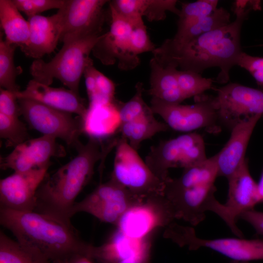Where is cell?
Segmentation results:
<instances>
[{"label":"cell","instance_id":"47","mask_svg":"<svg viewBox=\"0 0 263 263\" xmlns=\"http://www.w3.org/2000/svg\"></svg>","mask_w":263,"mask_h":263},{"label":"cell","instance_id":"8","mask_svg":"<svg viewBox=\"0 0 263 263\" xmlns=\"http://www.w3.org/2000/svg\"><path fill=\"white\" fill-rule=\"evenodd\" d=\"M21 115L32 129L44 135L60 138L68 145L75 147L84 132L83 122L79 116L60 111L38 102L18 99Z\"/></svg>","mask_w":263,"mask_h":263},{"label":"cell","instance_id":"23","mask_svg":"<svg viewBox=\"0 0 263 263\" xmlns=\"http://www.w3.org/2000/svg\"><path fill=\"white\" fill-rule=\"evenodd\" d=\"M150 87L148 93L164 102L180 104L186 99L178 86L174 66L162 62L152 57L150 62Z\"/></svg>","mask_w":263,"mask_h":263},{"label":"cell","instance_id":"45","mask_svg":"<svg viewBox=\"0 0 263 263\" xmlns=\"http://www.w3.org/2000/svg\"><path fill=\"white\" fill-rule=\"evenodd\" d=\"M229 263H240L237 261H231Z\"/></svg>","mask_w":263,"mask_h":263},{"label":"cell","instance_id":"17","mask_svg":"<svg viewBox=\"0 0 263 263\" xmlns=\"http://www.w3.org/2000/svg\"><path fill=\"white\" fill-rule=\"evenodd\" d=\"M49 167L14 172L0 181V207L20 211H34L37 191Z\"/></svg>","mask_w":263,"mask_h":263},{"label":"cell","instance_id":"43","mask_svg":"<svg viewBox=\"0 0 263 263\" xmlns=\"http://www.w3.org/2000/svg\"><path fill=\"white\" fill-rule=\"evenodd\" d=\"M259 195L260 198V203H261L262 200L263 198V173L260 178V180L258 183Z\"/></svg>","mask_w":263,"mask_h":263},{"label":"cell","instance_id":"7","mask_svg":"<svg viewBox=\"0 0 263 263\" xmlns=\"http://www.w3.org/2000/svg\"><path fill=\"white\" fill-rule=\"evenodd\" d=\"M195 99V104L184 105L151 98L150 107L175 131L189 132L204 128L209 132H218L220 124L215 97L201 94Z\"/></svg>","mask_w":263,"mask_h":263},{"label":"cell","instance_id":"42","mask_svg":"<svg viewBox=\"0 0 263 263\" xmlns=\"http://www.w3.org/2000/svg\"><path fill=\"white\" fill-rule=\"evenodd\" d=\"M52 263H94V262L87 255L76 254L66 259L56 261Z\"/></svg>","mask_w":263,"mask_h":263},{"label":"cell","instance_id":"41","mask_svg":"<svg viewBox=\"0 0 263 263\" xmlns=\"http://www.w3.org/2000/svg\"><path fill=\"white\" fill-rule=\"evenodd\" d=\"M250 9L252 10H260L261 2L260 0H235L232 5V10Z\"/></svg>","mask_w":263,"mask_h":263},{"label":"cell","instance_id":"16","mask_svg":"<svg viewBox=\"0 0 263 263\" xmlns=\"http://www.w3.org/2000/svg\"><path fill=\"white\" fill-rule=\"evenodd\" d=\"M56 139L43 135L26 140L15 147L7 156L0 157V168L11 169L14 172H26L49 167L51 158L66 155L64 147L56 142Z\"/></svg>","mask_w":263,"mask_h":263},{"label":"cell","instance_id":"18","mask_svg":"<svg viewBox=\"0 0 263 263\" xmlns=\"http://www.w3.org/2000/svg\"><path fill=\"white\" fill-rule=\"evenodd\" d=\"M227 180V199L224 204L226 212L225 223L234 234L243 238L236 222L242 213L254 208L260 203L258 183L250 173L246 159Z\"/></svg>","mask_w":263,"mask_h":263},{"label":"cell","instance_id":"3","mask_svg":"<svg viewBox=\"0 0 263 263\" xmlns=\"http://www.w3.org/2000/svg\"><path fill=\"white\" fill-rule=\"evenodd\" d=\"M0 223L23 246L52 263L76 254L91 258L93 245L84 241L72 224L35 211L0 207Z\"/></svg>","mask_w":263,"mask_h":263},{"label":"cell","instance_id":"25","mask_svg":"<svg viewBox=\"0 0 263 263\" xmlns=\"http://www.w3.org/2000/svg\"><path fill=\"white\" fill-rule=\"evenodd\" d=\"M217 154L192 166L184 169L180 177H170L165 185L177 188L214 184L218 176Z\"/></svg>","mask_w":263,"mask_h":263},{"label":"cell","instance_id":"24","mask_svg":"<svg viewBox=\"0 0 263 263\" xmlns=\"http://www.w3.org/2000/svg\"><path fill=\"white\" fill-rule=\"evenodd\" d=\"M0 24L6 41L19 47L27 43L30 36L29 22L12 0H0Z\"/></svg>","mask_w":263,"mask_h":263},{"label":"cell","instance_id":"34","mask_svg":"<svg viewBox=\"0 0 263 263\" xmlns=\"http://www.w3.org/2000/svg\"><path fill=\"white\" fill-rule=\"evenodd\" d=\"M0 137L5 140L7 147L15 148L28 140L29 134L25 124L19 118L0 113Z\"/></svg>","mask_w":263,"mask_h":263},{"label":"cell","instance_id":"9","mask_svg":"<svg viewBox=\"0 0 263 263\" xmlns=\"http://www.w3.org/2000/svg\"><path fill=\"white\" fill-rule=\"evenodd\" d=\"M166 236L181 246H187L190 250L208 248L240 263L263 260V240L261 239H204L198 237L193 228L176 224L168 228Z\"/></svg>","mask_w":263,"mask_h":263},{"label":"cell","instance_id":"5","mask_svg":"<svg viewBox=\"0 0 263 263\" xmlns=\"http://www.w3.org/2000/svg\"><path fill=\"white\" fill-rule=\"evenodd\" d=\"M207 158L203 137L191 132L151 146L145 162L152 173L165 183L170 178L169 169H185Z\"/></svg>","mask_w":263,"mask_h":263},{"label":"cell","instance_id":"22","mask_svg":"<svg viewBox=\"0 0 263 263\" xmlns=\"http://www.w3.org/2000/svg\"><path fill=\"white\" fill-rule=\"evenodd\" d=\"M257 115L240 122L231 130L229 139L217 154L218 176L228 179L246 159V150L258 121Z\"/></svg>","mask_w":263,"mask_h":263},{"label":"cell","instance_id":"21","mask_svg":"<svg viewBox=\"0 0 263 263\" xmlns=\"http://www.w3.org/2000/svg\"><path fill=\"white\" fill-rule=\"evenodd\" d=\"M30 36L27 43L20 47L27 56L41 59L56 49L62 31V15L59 10L51 16L36 15L29 18Z\"/></svg>","mask_w":263,"mask_h":263},{"label":"cell","instance_id":"31","mask_svg":"<svg viewBox=\"0 0 263 263\" xmlns=\"http://www.w3.org/2000/svg\"><path fill=\"white\" fill-rule=\"evenodd\" d=\"M217 0H198L193 2H182L178 16L177 30L175 35H179L198 20L212 13L217 8Z\"/></svg>","mask_w":263,"mask_h":263},{"label":"cell","instance_id":"36","mask_svg":"<svg viewBox=\"0 0 263 263\" xmlns=\"http://www.w3.org/2000/svg\"><path fill=\"white\" fill-rule=\"evenodd\" d=\"M19 10L29 18L38 15L41 12L61 8L65 0H12Z\"/></svg>","mask_w":263,"mask_h":263},{"label":"cell","instance_id":"13","mask_svg":"<svg viewBox=\"0 0 263 263\" xmlns=\"http://www.w3.org/2000/svg\"><path fill=\"white\" fill-rule=\"evenodd\" d=\"M142 200L110 179L100 183L83 199L76 202L73 215L86 212L103 222L116 225L127 210Z\"/></svg>","mask_w":263,"mask_h":263},{"label":"cell","instance_id":"2","mask_svg":"<svg viewBox=\"0 0 263 263\" xmlns=\"http://www.w3.org/2000/svg\"><path fill=\"white\" fill-rule=\"evenodd\" d=\"M114 146L103 148L99 139L93 136L84 145L79 142L73 159L46 175L37 191L34 211L71 224L76 198L91 180L96 163Z\"/></svg>","mask_w":263,"mask_h":263},{"label":"cell","instance_id":"30","mask_svg":"<svg viewBox=\"0 0 263 263\" xmlns=\"http://www.w3.org/2000/svg\"><path fill=\"white\" fill-rule=\"evenodd\" d=\"M17 47L0 37V86L1 88L14 93L20 91L16 80L17 75L21 73V70L16 67L14 63L15 51Z\"/></svg>","mask_w":263,"mask_h":263},{"label":"cell","instance_id":"38","mask_svg":"<svg viewBox=\"0 0 263 263\" xmlns=\"http://www.w3.org/2000/svg\"><path fill=\"white\" fill-rule=\"evenodd\" d=\"M236 65L247 71L255 79L257 84L263 88V57L252 56L242 52Z\"/></svg>","mask_w":263,"mask_h":263},{"label":"cell","instance_id":"46","mask_svg":"<svg viewBox=\"0 0 263 263\" xmlns=\"http://www.w3.org/2000/svg\"><path fill=\"white\" fill-rule=\"evenodd\" d=\"M262 202H263V199L262 200L261 203H262Z\"/></svg>","mask_w":263,"mask_h":263},{"label":"cell","instance_id":"35","mask_svg":"<svg viewBox=\"0 0 263 263\" xmlns=\"http://www.w3.org/2000/svg\"><path fill=\"white\" fill-rule=\"evenodd\" d=\"M177 2L176 0H143L142 16L153 21L164 19L167 11L178 16L180 9L176 7Z\"/></svg>","mask_w":263,"mask_h":263},{"label":"cell","instance_id":"27","mask_svg":"<svg viewBox=\"0 0 263 263\" xmlns=\"http://www.w3.org/2000/svg\"><path fill=\"white\" fill-rule=\"evenodd\" d=\"M83 75L87 95L90 104L107 103L115 101L114 83L91 63Z\"/></svg>","mask_w":263,"mask_h":263},{"label":"cell","instance_id":"11","mask_svg":"<svg viewBox=\"0 0 263 263\" xmlns=\"http://www.w3.org/2000/svg\"><path fill=\"white\" fill-rule=\"evenodd\" d=\"M214 184L184 188L165 185L163 195L169 203L176 219H181L196 226L210 211L222 218L224 214V204L215 198Z\"/></svg>","mask_w":263,"mask_h":263},{"label":"cell","instance_id":"28","mask_svg":"<svg viewBox=\"0 0 263 263\" xmlns=\"http://www.w3.org/2000/svg\"><path fill=\"white\" fill-rule=\"evenodd\" d=\"M230 14L222 7L204 17L187 30L168 40L174 44L187 43L203 34L217 30L228 25Z\"/></svg>","mask_w":263,"mask_h":263},{"label":"cell","instance_id":"4","mask_svg":"<svg viewBox=\"0 0 263 263\" xmlns=\"http://www.w3.org/2000/svg\"><path fill=\"white\" fill-rule=\"evenodd\" d=\"M102 34L90 35L63 43L61 49L48 62L41 59H35L30 67L33 79L50 86L56 78L79 94L81 77L93 62L90 54Z\"/></svg>","mask_w":263,"mask_h":263},{"label":"cell","instance_id":"39","mask_svg":"<svg viewBox=\"0 0 263 263\" xmlns=\"http://www.w3.org/2000/svg\"><path fill=\"white\" fill-rule=\"evenodd\" d=\"M0 113L14 118H19L21 115L18 100L15 93L1 88Z\"/></svg>","mask_w":263,"mask_h":263},{"label":"cell","instance_id":"26","mask_svg":"<svg viewBox=\"0 0 263 263\" xmlns=\"http://www.w3.org/2000/svg\"><path fill=\"white\" fill-rule=\"evenodd\" d=\"M154 114L152 112L132 121L119 124L120 136L126 139L137 151L142 141L169 128L165 123L158 121Z\"/></svg>","mask_w":263,"mask_h":263},{"label":"cell","instance_id":"1","mask_svg":"<svg viewBox=\"0 0 263 263\" xmlns=\"http://www.w3.org/2000/svg\"><path fill=\"white\" fill-rule=\"evenodd\" d=\"M250 11L235 12L236 19L228 25L203 34L185 43L174 44L166 39L152 52L160 61L170 64L180 70L201 74L206 69H220L217 81L226 83L229 71L236 65L243 52L240 35L244 21Z\"/></svg>","mask_w":263,"mask_h":263},{"label":"cell","instance_id":"32","mask_svg":"<svg viewBox=\"0 0 263 263\" xmlns=\"http://www.w3.org/2000/svg\"><path fill=\"white\" fill-rule=\"evenodd\" d=\"M143 84L139 82L135 85L134 95L127 102L118 103L119 124L132 121L153 112L143 99Z\"/></svg>","mask_w":263,"mask_h":263},{"label":"cell","instance_id":"10","mask_svg":"<svg viewBox=\"0 0 263 263\" xmlns=\"http://www.w3.org/2000/svg\"><path fill=\"white\" fill-rule=\"evenodd\" d=\"M174 214L163 194L143 200L127 210L116 226L129 237L144 239L158 227L169 226L175 219Z\"/></svg>","mask_w":263,"mask_h":263},{"label":"cell","instance_id":"6","mask_svg":"<svg viewBox=\"0 0 263 263\" xmlns=\"http://www.w3.org/2000/svg\"><path fill=\"white\" fill-rule=\"evenodd\" d=\"M115 148L111 179L142 200L163 194L165 183L152 173L126 139L120 136Z\"/></svg>","mask_w":263,"mask_h":263},{"label":"cell","instance_id":"33","mask_svg":"<svg viewBox=\"0 0 263 263\" xmlns=\"http://www.w3.org/2000/svg\"><path fill=\"white\" fill-rule=\"evenodd\" d=\"M176 75L180 90L186 99L200 95L212 87L213 80L200 74L177 69Z\"/></svg>","mask_w":263,"mask_h":263},{"label":"cell","instance_id":"19","mask_svg":"<svg viewBox=\"0 0 263 263\" xmlns=\"http://www.w3.org/2000/svg\"><path fill=\"white\" fill-rule=\"evenodd\" d=\"M150 237L135 239L116 229L106 242L100 246H93L91 258L97 263L128 261L150 263Z\"/></svg>","mask_w":263,"mask_h":263},{"label":"cell","instance_id":"20","mask_svg":"<svg viewBox=\"0 0 263 263\" xmlns=\"http://www.w3.org/2000/svg\"><path fill=\"white\" fill-rule=\"evenodd\" d=\"M17 98L33 100L51 108L75 113L83 119L87 108L79 94L69 89L54 88L38 82L29 81L25 89L15 93Z\"/></svg>","mask_w":263,"mask_h":263},{"label":"cell","instance_id":"29","mask_svg":"<svg viewBox=\"0 0 263 263\" xmlns=\"http://www.w3.org/2000/svg\"><path fill=\"white\" fill-rule=\"evenodd\" d=\"M51 261L32 251L0 232V263H51Z\"/></svg>","mask_w":263,"mask_h":263},{"label":"cell","instance_id":"37","mask_svg":"<svg viewBox=\"0 0 263 263\" xmlns=\"http://www.w3.org/2000/svg\"><path fill=\"white\" fill-rule=\"evenodd\" d=\"M130 39L132 50L138 56L144 53H152L156 48L150 39L144 21L134 26Z\"/></svg>","mask_w":263,"mask_h":263},{"label":"cell","instance_id":"14","mask_svg":"<svg viewBox=\"0 0 263 263\" xmlns=\"http://www.w3.org/2000/svg\"><path fill=\"white\" fill-rule=\"evenodd\" d=\"M110 11L109 30L103 33L92 53L104 65L117 62L120 69H133L140 63L139 56L133 53L131 46V34L136 24L119 15L110 7Z\"/></svg>","mask_w":263,"mask_h":263},{"label":"cell","instance_id":"15","mask_svg":"<svg viewBox=\"0 0 263 263\" xmlns=\"http://www.w3.org/2000/svg\"><path fill=\"white\" fill-rule=\"evenodd\" d=\"M106 0H65L58 9L62 15L60 38L63 43L95 34H101Z\"/></svg>","mask_w":263,"mask_h":263},{"label":"cell","instance_id":"12","mask_svg":"<svg viewBox=\"0 0 263 263\" xmlns=\"http://www.w3.org/2000/svg\"><path fill=\"white\" fill-rule=\"evenodd\" d=\"M219 123L231 131L253 116H263V90L230 83L216 89Z\"/></svg>","mask_w":263,"mask_h":263},{"label":"cell","instance_id":"44","mask_svg":"<svg viewBox=\"0 0 263 263\" xmlns=\"http://www.w3.org/2000/svg\"><path fill=\"white\" fill-rule=\"evenodd\" d=\"M139 263V262H133V261H119V262H113V263Z\"/></svg>","mask_w":263,"mask_h":263},{"label":"cell","instance_id":"40","mask_svg":"<svg viewBox=\"0 0 263 263\" xmlns=\"http://www.w3.org/2000/svg\"><path fill=\"white\" fill-rule=\"evenodd\" d=\"M239 219L249 224L257 234L263 235V212L253 208L242 213Z\"/></svg>","mask_w":263,"mask_h":263}]
</instances>
